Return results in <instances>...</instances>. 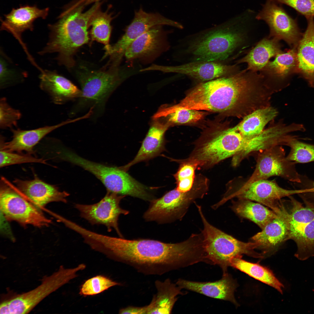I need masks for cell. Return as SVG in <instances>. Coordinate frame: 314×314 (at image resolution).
<instances>
[{
  "label": "cell",
  "instance_id": "6da1fadb",
  "mask_svg": "<svg viewBox=\"0 0 314 314\" xmlns=\"http://www.w3.org/2000/svg\"><path fill=\"white\" fill-rule=\"evenodd\" d=\"M122 238L101 234L97 240L99 250L144 274L161 275L198 263L200 260V244L193 235L175 243Z\"/></svg>",
  "mask_w": 314,
  "mask_h": 314
},
{
  "label": "cell",
  "instance_id": "7a4b0ae2",
  "mask_svg": "<svg viewBox=\"0 0 314 314\" xmlns=\"http://www.w3.org/2000/svg\"><path fill=\"white\" fill-rule=\"evenodd\" d=\"M264 88L259 76L245 70L202 82L189 92L176 108L227 113L244 117L261 106Z\"/></svg>",
  "mask_w": 314,
  "mask_h": 314
},
{
  "label": "cell",
  "instance_id": "3957f363",
  "mask_svg": "<svg viewBox=\"0 0 314 314\" xmlns=\"http://www.w3.org/2000/svg\"><path fill=\"white\" fill-rule=\"evenodd\" d=\"M102 3H94L85 12H83L85 7L81 5L66 9L59 16L57 22L48 25L49 40L39 54L56 53V59L59 63L69 68L73 67L75 54L89 42L88 29L91 18Z\"/></svg>",
  "mask_w": 314,
  "mask_h": 314
},
{
  "label": "cell",
  "instance_id": "277c9868",
  "mask_svg": "<svg viewBox=\"0 0 314 314\" xmlns=\"http://www.w3.org/2000/svg\"><path fill=\"white\" fill-rule=\"evenodd\" d=\"M235 20H230L189 35L182 40L179 54L184 63L214 61L223 63L243 40Z\"/></svg>",
  "mask_w": 314,
  "mask_h": 314
},
{
  "label": "cell",
  "instance_id": "5b68a950",
  "mask_svg": "<svg viewBox=\"0 0 314 314\" xmlns=\"http://www.w3.org/2000/svg\"><path fill=\"white\" fill-rule=\"evenodd\" d=\"M140 67H119L110 64L105 69L93 70L80 74L78 81L81 90L75 110L91 105L93 113H102L111 94L125 79L140 72Z\"/></svg>",
  "mask_w": 314,
  "mask_h": 314
},
{
  "label": "cell",
  "instance_id": "8992f818",
  "mask_svg": "<svg viewBox=\"0 0 314 314\" xmlns=\"http://www.w3.org/2000/svg\"><path fill=\"white\" fill-rule=\"evenodd\" d=\"M195 205L203 225L201 233L210 264L218 265L224 274L227 272L231 261L235 257L243 254L256 258L264 257L262 253L255 251L258 247L257 243L241 241L214 226L207 221L201 206L197 203Z\"/></svg>",
  "mask_w": 314,
  "mask_h": 314
},
{
  "label": "cell",
  "instance_id": "52a82bcc",
  "mask_svg": "<svg viewBox=\"0 0 314 314\" xmlns=\"http://www.w3.org/2000/svg\"><path fill=\"white\" fill-rule=\"evenodd\" d=\"M246 140L235 126L200 140L186 160L198 167L210 168L235 155L242 148Z\"/></svg>",
  "mask_w": 314,
  "mask_h": 314
},
{
  "label": "cell",
  "instance_id": "ba28073f",
  "mask_svg": "<svg viewBox=\"0 0 314 314\" xmlns=\"http://www.w3.org/2000/svg\"><path fill=\"white\" fill-rule=\"evenodd\" d=\"M208 190L206 184L198 180L188 192H181L175 188L161 198L151 200L144 218L147 221L160 223L181 220L191 204L196 199L203 198Z\"/></svg>",
  "mask_w": 314,
  "mask_h": 314
},
{
  "label": "cell",
  "instance_id": "9c48e42d",
  "mask_svg": "<svg viewBox=\"0 0 314 314\" xmlns=\"http://www.w3.org/2000/svg\"><path fill=\"white\" fill-rule=\"evenodd\" d=\"M59 158L78 166L94 175L107 191L118 195L136 197L142 189V184L119 167H110L90 161L65 149L59 151Z\"/></svg>",
  "mask_w": 314,
  "mask_h": 314
},
{
  "label": "cell",
  "instance_id": "30bf717a",
  "mask_svg": "<svg viewBox=\"0 0 314 314\" xmlns=\"http://www.w3.org/2000/svg\"><path fill=\"white\" fill-rule=\"evenodd\" d=\"M85 267L83 264L73 268H65L61 266L57 271L44 277L35 288L1 303L0 313H28L46 297L76 277L77 272Z\"/></svg>",
  "mask_w": 314,
  "mask_h": 314
},
{
  "label": "cell",
  "instance_id": "8fae6325",
  "mask_svg": "<svg viewBox=\"0 0 314 314\" xmlns=\"http://www.w3.org/2000/svg\"><path fill=\"white\" fill-rule=\"evenodd\" d=\"M0 206L1 212L8 220L38 227L46 226L51 223L38 207L22 195L3 177L0 183Z\"/></svg>",
  "mask_w": 314,
  "mask_h": 314
},
{
  "label": "cell",
  "instance_id": "7c38bea8",
  "mask_svg": "<svg viewBox=\"0 0 314 314\" xmlns=\"http://www.w3.org/2000/svg\"><path fill=\"white\" fill-rule=\"evenodd\" d=\"M303 190H290L283 188L274 181L266 179L256 181L248 184H243L237 188L228 186L221 200L225 203L234 197L254 201L264 205L276 213L281 210V199L303 192Z\"/></svg>",
  "mask_w": 314,
  "mask_h": 314
},
{
  "label": "cell",
  "instance_id": "4fadbf2b",
  "mask_svg": "<svg viewBox=\"0 0 314 314\" xmlns=\"http://www.w3.org/2000/svg\"><path fill=\"white\" fill-rule=\"evenodd\" d=\"M163 25L180 29L183 28L182 24L177 22L158 13L146 12L140 8L135 11L134 18L127 27L123 35L115 44L111 45L105 53L106 56H110L112 60L120 63L126 50L135 40L153 27Z\"/></svg>",
  "mask_w": 314,
  "mask_h": 314
},
{
  "label": "cell",
  "instance_id": "5bb4252c",
  "mask_svg": "<svg viewBox=\"0 0 314 314\" xmlns=\"http://www.w3.org/2000/svg\"><path fill=\"white\" fill-rule=\"evenodd\" d=\"M295 164L287 158L284 149L280 145L260 151L257 157L255 170L244 184H248L274 176L299 183L300 175L296 170Z\"/></svg>",
  "mask_w": 314,
  "mask_h": 314
},
{
  "label": "cell",
  "instance_id": "9a60e30c",
  "mask_svg": "<svg viewBox=\"0 0 314 314\" xmlns=\"http://www.w3.org/2000/svg\"><path fill=\"white\" fill-rule=\"evenodd\" d=\"M124 195L107 191L104 197L99 202L92 204H77L74 207L79 212L80 216L91 224L105 226L108 232L112 228L121 237L118 221L119 215H126L129 212L122 208L119 204Z\"/></svg>",
  "mask_w": 314,
  "mask_h": 314
},
{
  "label": "cell",
  "instance_id": "2e32d148",
  "mask_svg": "<svg viewBox=\"0 0 314 314\" xmlns=\"http://www.w3.org/2000/svg\"><path fill=\"white\" fill-rule=\"evenodd\" d=\"M256 18L267 24L270 36L279 40H283L293 47L297 46L300 33L296 22L276 3L267 0Z\"/></svg>",
  "mask_w": 314,
  "mask_h": 314
},
{
  "label": "cell",
  "instance_id": "e0dca14e",
  "mask_svg": "<svg viewBox=\"0 0 314 314\" xmlns=\"http://www.w3.org/2000/svg\"><path fill=\"white\" fill-rule=\"evenodd\" d=\"M237 68L236 65H226L214 61H200L187 62L176 66L153 65L147 67V70L183 74L204 82L235 73Z\"/></svg>",
  "mask_w": 314,
  "mask_h": 314
},
{
  "label": "cell",
  "instance_id": "ac0fdd59",
  "mask_svg": "<svg viewBox=\"0 0 314 314\" xmlns=\"http://www.w3.org/2000/svg\"><path fill=\"white\" fill-rule=\"evenodd\" d=\"M298 130V126L295 123L286 125L282 123L266 129L259 135L251 138L246 145L233 157L232 165L237 166L253 152L276 146L285 145L290 135V133Z\"/></svg>",
  "mask_w": 314,
  "mask_h": 314
},
{
  "label": "cell",
  "instance_id": "d6986e66",
  "mask_svg": "<svg viewBox=\"0 0 314 314\" xmlns=\"http://www.w3.org/2000/svg\"><path fill=\"white\" fill-rule=\"evenodd\" d=\"M14 188L22 195L38 208L43 207L53 202H67L66 198L69 194L60 191L56 186L48 184L35 176L30 180L15 179Z\"/></svg>",
  "mask_w": 314,
  "mask_h": 314
},
{
  "label": "cell",
  "instance_id": "ffe728a7",
  "mask_svg": "<svg viewBox=\"0 0 314 314\" xmlns=\"http://www.w3.org/2000/svg\"><path fill=\"white\" fill-rule=\"evenodd\" d=\"M49 10L48 8L40 9L35 5H21L13 8L9 13L4 15V19H0L1 30L11 33L23 44L22 33L26 30H33L34 22L39 18L46 19Z\"/></svg>",
  "mask_w": 314,
  "mask_h": 314
},
{
  "label": "cell",
  "instance_id": "44dd1931",
  "mask_svg": "<svg viewBox=\"0 0 314 314\" xmlns=\"http://www.w3.org/2000/svg\"><path fill=\"white\" fill-rule=\"evenodd\" d=\"M162 25L153 27L135 40L126 51L128 60L145 59L155 56L168 48Z\"/></svg>",
  "mask_w": 314,
  "mask_h": 314
},
{
  "label": "cell",
  "instance_id": "7402d4cb",
  "mask_svg": "<svg viewBox=\"0 0 314 314\" xmlns=\"http://www.w3.org/2000/svg\"><path fill=\"white\" fill-rule=\"evenodd\" d=\"M176 283L182 289L211 298L228 301L236 306L238 305L234 296L237 283L227 272L223 274L221 279L214 282H197L180 279Z\"/></svg>",
  "mask_w": 314,
  "mask_h": 314
},
{
  "label": "cell",
  "instance_id": "603a6c76",
  "mask_svg": "<svg viewBox=\"0 0 314 314\" xmlns=\"http://www.w3.org/2000/svg\"><path fill=\"white\" fill-rule=\"evenodd\" d=\"M40 87L56 104L80 98L81 91L70 81L54 71L45 70L40 74Z\"/></svg>",
  "mask_w": 314,
  "mask_h": 314
},
{
  "label": "cell",
  "instance_id": "cb8c5ba5",
  "mask_svg": "<svg viewBox=\"0 0 314 314\" xmlns=\"http://www.w3.org/2000/svg\"><path fill=\"white\" fill-rule=\"evenodd\" d=\"M277 216L269 222L251 239L258 245L265 255L274 251L283 242L288 240V229L285 207L283 204Z\"/></svg>",
  "mask_w": 314,
  "mask_h": 314
},
{
  "label": "cell",
  "instance_id": "d4e9b609",
  "mask_svg": "<svg viewBox=\"0 0 314 314\" xmlns=\"http://www.w3.org/2000/svg\"><path fill=\"white\" fill-rule=\"evenodd\" d=\"M154 120L137 154L132 161L120 167L122 170L126 171L134 165L154 158L164 150V135L170 125L159 119Z\"/></svg>",
  "mask_w": 314,
  "mask_h": 314
},
{
  "label": "cell",
  "instance_id": "484cf974",
  "mask_svg": "<svg viewBox=\"0 0 314 314\" xmlns=\"http://www.w3.org/2000/svg\"><path fill=\"white\" fill-rule=\"evenodd\" d=\"M73 122V120H67L55 125L30 130L11 129L13 135L12 140L4 142L2 139L0 150L18 153L24 151L29 154H32L34 147L46 135L56 129Z\"/></svg>",
  "mask_w": 314,
  "mask_h": 314
},
{
  "label": "cell",
  "instance_id": "4316f807",
  "mask_svg": "<svg viewBox=\"0 0 314 314\" xmlns=\"http://www.w3.org/2000/svg\"><path fill=\"white\" fill-rule=\"evenodd\" d=\"M314 17H306L307 26L299 42L297 68L311 87H314Z\"/></svg>",
  "mask_w": 314,
  "mask_h": 314
},
{
  "label": "cell",
  "instance_id": "83f0119b",
  "mask_svg": "<svg viewBox=\"0 0 314 314\" xmlns=\"http://www.w3.org/2000/svg\"><path fill=\"white\" fill-rule=\"evenodd\" d=\"M156 294L148 305L147 314H170L177 300V296L183 294L182 289L176 284L167 279L164 281L159 280L155 282Z\"/></svg>",
  "mask_w": 314,
  "mask_h": 314
},
{
  "label": "cell",
  "instance_id": "f1b7e54d",
  "mask_svg": "<svg viewBox=\"0 0 314 314\" xmlns=\"http://www.w3.org/2000/svg\"><path fill=\"white\" fill-rule=\"evenodd\" d=\"M279 40L273 38H265L259 42L238 63H245L248 64L247 70L253 72L262 70L270 58L282 51Z\"/></svg>",
  "mask_w": 314,
  "mask_h": 314
},
{
  "label": "cell",
  "instance_id": "f546056e",
  "mask_svg": "<svg viewBox=\"0 0 314 314\" xmlns=\"http://www.w3.org/2000/svg\"><path fill=\"white\" fill-rule=\"evenodd\" d=\"M277 114V110L270 106L259 108L244 116L236 126L244 136L253 137L263 132L266 124L274 119Z\"/></svg>",
  "mask_w": 314,
  "mask_h": 314
},
{
  "label": "cell",
  "instance_id": "4dcf8cb0",
  "mask_svg": "<svg viewBox=\"0 0 314 314\" xmlns=\"http://www.w3.org/2000/svg\"><path fill=\"white\" fill-rule=\"evenodd\" d=\"M232 203L231 208L236 214L254 222L262 229L277 216L273 210L251 200L239 199Z\"/></svg>",
  "mask_w": 314,
  "mask_h": 314
},
{
  "label": "cell",
  "instance_id": "1f68e13d",
  "mask_svg": "<svg viewBox=\"0 0 314 314\" xmlns=\"http://www.w3.org/2000/svg\"><path fill=\"white\" fill-rule=\"evenodd\" d=\"M242 256L235 257L231 261L230 266L276 289L283 294V285L268 268L258 263H253L242 258Z\"/></svg>",
  "mask_w": 314,
  "mask_h": 314
},
{
  "label": "cell",
  "instance_id": "d6a6232c",
  "mask_svg": "<svg viewBox=\"0 0 314 314\" xmlns=\"http://www.w3.org/2000/svg\"><path fill=\"white\" fill-rule=\"evenodd\" d=\"M109 7L103 12L100 8H99L92 16L90 23L92 26L90 32L91 40L104 44L106 52L111 46L109 43L112 29L111 23L114 18L112 14L109 12Z\"/></svg>",
  "mask_w": 314,
  "mask_h": 314
},
{
  "label": "cell",
  "instance_id": "836d02e7",
  "mask_svg": "<svg viewBox=\"0 0 314 314\" xmlns=\"http://www.w3.org/2000/svg\"><path fill=\"white\" fill-rule=\"evenodd\" d=\"M297 51L293 47L285 53H278L272 61H269L262 69L267 74L279 78H284L297 67Z\"/></svg>",
  "mask_w": 314,
  "mask_h": 314
},
{
  "label": "cell",
  "instance_id": "e575fe53",
  "mask_svg": "<svg viewBox=\"0 0 314 314\" xmlns=\"http://www.w3.org/2000/svg\"><path fill=\"white\" fill-rule=\"evenodd\" d=\"M205 114L198 110L165 105L161 107L153 117V119H164L170 125L195 122L202 119Z\"/></svg>",
  "mask_w": 314,
  "mask_h": 314
},
{
  "label": "cell",
  "instance_id": "d590c367",
  "mask_svg": "<svg viewBox=\"0 0 314 314\" xmlns=\"http://www.w3.org/2000/svg\"><path fill=\"white\" fill-rule=\"evenodd\" d=\"M291 240L296 244L295 256L297 259L304 261L314 256V219L301 226Z\"/></svg>",
  "mask_w": 314,
  "mask_h": 314
},
{
  "label": "cell",
  "instance_id": "8d00e7d4",
  "mask_svg": "<svg viewBox=\"0 0 314 314\" xmlns=\"http://www.w3.org/2000/svg\"><path fill=\"white\" fill-rule=\"evenodd\" d=\"M286 145L290 149L286 157L289 160L295 163L314 161V144L299 141L295 136L292 135Z\"/></svg>",
  "mask_w": 314,
  "mask_h": 314
},
{
  "label": "cell",
  "instance_id": "74e56055",
  "mask_svg": "<svg viewBox=\"0 0 314 314\" xmlns=\"http://www.w3.org/2000/svg\"><path fill=\"white\" fill-rule=\"evenodd\" d=\"M181 164L177 172L174 175L177 184L176 189L182 192H186L192 188L195 182V171L198 167L195 163L185 160H180Z\"/></svg>",
  "mask_w": 314,
  "mask_h": 314
},
{
  "label": "cell",
  "instance_id": "f35d334b",
  "mask_svg": "<svg viewBox=\"0 0 314 314\" xmlns=\"http://www.w3.org/2000/svg\"><path fill=\"white\" fill-rule=\"evenodd\" d=\"M120 284L105 276L97 275L84 282L80 288L79 294L85 296L94 295L100 293L112 287Z\"/></svg>",
  "mask_w": 314,
  "mask_h": 314
},
{
  "label": "cell",
  "instance_id": "ab89813d",
  "mask_svg": "<svg viewBox=\"0 0 314 314\" xmlns=\"http://www.w3.org/2000/svg\"><path fill=\"white\" fill-rule=\"evenodd\" d=\"M21 114L17 110L11 107L6 99L3 97L0 100V127L2 129L11 128L17 125Z\"/></svg>",
  "mask_w": 314,
  "mask_h": 314
},
{
  "label": "cell",
  "instance_id": "60d3db41",
  "mask_svg": "<svg viewBox=\"0 0 314 314\" xmlns=\"http://www.w3.org/2000/svg\"><path fill=\"white\" fill-rule=\"evenodd\" d=\"M0 167L15 164L27 163H39L47 164L46 160L37 158L29 155H22L0 150Z\"/></svg>",
  "mask_w": 314,
  "mask_h": 314
},
{
  "label": "cell",
  "instance_id": "b9f144b4",
  "mask_svg": "<svg viewBox=\"0 0 314 314\" xmlns=\"http://www.w3.org/2000/svg\"><path fill=\"white\" fill-rule=\"evenodd\" d=\"M292 8L306 17H314V0H270Z\"/></svg>",
  "mask_w": 314,
  "mask_h": 314
},
{
  "label": "cell",
  "instance_id": "7bdbcfd3",
  "mask_svg": "<svg viewBox=\"0 0 314 314\" xmlns=\"http://www.w3.org/2000/svg\"><path fill=\"white\" fill-rule=\"evenodd\" d=\"M303 189L304 192L299 194L302 198L306 199H314V181L307 177L300 175V182L296 183Z\"/></svg>",
  "mask_w": 314,
  "mask_h": 314
},
{
  "label": "cell",
  "instance_id": "ee69618b",
  "mask_svg": "<svg viewBox=\"0 0 314 314\" xmlns=\"http://www.w3.org/2000/svg\"><path fill=\"white\" fill-rule=\"evenodd\" d=\"M147 310L148 305L142 307L130 306L120 309L119 311V313L122 314H147Z\"/></svg>",
  "mask_w": 314,
  "mask_h": 314
},
{
  "label": "cell",
  "instance_id": "f6af8a7d",
  "mask_svg": "<svg viewBox=\"0 0 314 314\" xmlns=\"http://www.w3.org/2000/svg\"><path fill=\"white\" fill-rule=\"evenodd\" d=\"M101 0H79L73 5L76 6L79 5L85 6L92 3L99 2Z\"/></svg>",
  "mask_w": 314,
  "mask_h": 314
}]
</instances>
